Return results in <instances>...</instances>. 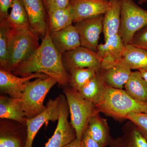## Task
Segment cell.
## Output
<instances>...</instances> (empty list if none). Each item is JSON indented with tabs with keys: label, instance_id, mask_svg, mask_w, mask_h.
<instances>
[{
	"label": "cell",
	"instance_id": "1",
	"mask_svg": "<svg viewBox=\"0 0 147 147\" xmlns=\"http://www.w3.org/2000/svg\"><path fill=\"white\" fill-rule=\"evenodd\" d=\"M12 72L22 77H26L36 72L42 73L56 79L62 86L69 85L70 75L64 66L62 56L53 45L48 26L38 49Z\"/></svg>",
	"mask_w": 147,
	"mask_h": 147
},
{
	"label": "cell",
	"instance_id": "2",
	"mask_svg": "<svg viewBox=\"0 0 147 147\" xmlns=\"http://www.w3.org/2000/svg\"><path fill=\"white\" fill-rule=\"evenodd\" d=\"M96 106L99 113L120 121L127 120L130 113H147V103L135 100L125 90L107 85L102 99Z\"/></svg>",
	"mask_w": 147,
	"mask_h": 147
},
{
	"label": "cell",
	"instance_id": "3",
	"mask_svg": "<svg viewBox=\"0 0 147 147\" xmlns=\"http://www.w3.org/2000/svg\"><path fill=\"white\" fill-rule=\"evenodd\" d=\"M39 36L31 29L19 30L12 28L9 33V62L6 70L12 71L39 47Z\"/></svg>",
	"mask_w": 147,
	"mask_h": 147
},
{
	"label": "cell",
	"instance_id": "4",
	"mask_svg": "<svg viewBox=\"0 0 147 147\" xmlns=\"http://www.w3.org/2000/svg\"><path fill=\"white\" fill-rule=\"evenodd\" d=\"M63 92L71 116L70 123L76 132V138L82 141L91 117L99 112L94 104L84 98L71 87H65Z\"/></svg>",
	"mask_w": 147,
	"mask_h": 147
},
{
	"label": "cell",
	"instance_id": "5",
	"mask_svg": "<svg viewBox=\"0 0 147 147\" xmlns=\"http://www.w3.org/2000/svg\"><path fill=\"white\" fill-rule=\"evenodd\" d=\"M57 83L56 79L50 76L45 79L37 78L26 83L21 99L26 118L34 117L46 109V106L43 104L45 96Z\"/></svg>",
	"mask_w": 147,
	"mask_h": 147
},
{
	"label": "cell",
	"instance_id": "6",
	"mask_svg": "<svg viewBox=\"0 0 147 147\" xmlns=\"http://www.w3.org/2000/svg\"><path fill=\"white\" fill-rule=\"evenodd\" d=\"M121 26L119 34L125 44H131L134 35L147 26V10L134 0H120Z\"/></svg>",
	"mask_w": 147,
	"mask_h": 147
},
{
	"label": "cell",
	"instance_id": "7",
	"mask_svg": "<svg viewBox=\"0 0 147 147\" xmlns=\"http://www.w3.org/2000/svg\"><path fill=\"white\" fill-rule=\"evenodd\" d=\"M60 116L54 134L45 147H64L76 138V132L68 120L69 108L65 96L60 94Z\"/></svg>",
	"mask_w": 147,
	"mask_h": 147
},
{
	"label": "cell",
	"instance_id": "8",
	"mask_svg": "<svg viewBox=\"0 0 147 147\" xmlns=\"http://www.w3.org/2000/svg\"><path fill=\"white\" fill-rule=\"evenodd\" d=\"M62 61L67 71L83 68H92L99 71L102 60L96 52L80 46L64 53Z\"/></svg>",
	"mask_w": 147,
	"mask_h": 147
},
{
	"label": "cell",
	"instance_id": "9",
	"mask_svg": "<svg viewBox=\"0 0 147 147\" xmlns=\"http://www.w3.org/2000/svg\"><path fill=\"white\" fill-rule=\"evenodd\" d=\"M60 95L55 99H50L46 108L42 113L30 119L26 118L27 137L24 147H32L36 135L44 123L49 121H58L60 116Z\"/></svg>",
	"mask_w": 147,
	"mask_h": 147
},
{
	"label": "cell",
	"instance_id": "10",
	"mask_svg": "<svg viewBox=\"0 0 147 147\" xmlns=\"http://www.w3.org/2000/svg\"><path fill=\"white\" fill-rule=\"evenodd\" d=\"M103 15L91 17L75 23L79 32L81 46L96 52L98 40L103 31Z\"/></svg>",
	"mask_w": 147,
	"mask_h": 147
},
{
	"label": "cell",
	"instance_id": "11",
	"mask_svg": "<svg viewBox=\"0 0 147 147\" xmlns=\"http://www.w3.org/2000/svg\"><path fill=\"white\" fill-rule=\"evenodd\" d=\"M50 77L45 74L36 72L26 77H18L11 71L0 69V90L11 97L21 98L26 82L33 79H45Z\"/></svg>",
	"mask_w": 147,
	"mask_h": 147
},
{
	"label": "cell",
	"instance_id": "12",
	"mask_svg": "<svg viewBox=\"0 0 147 147\" xmlns=\"http://www.w3.org/2000/svg\"><path fill=\"white\" fill-rule=\"evenodd\" d=\"M74 23L86 18L104 15L110 6L109 0H70Z\"/></svg>",
	"mask_w": 147,
	"mask_h": 147
},
{
	"label": "cell",
	"instance_id": "13",
	"mask_svg": "<svg viewBox=\"0 0 147 147\" xmlns=\"http://www.w3.org/2000/svg\"><path fill=\"white\" fill-rule=\"evenodd\" d=\"M125 46L119 34L110 36L103 44H98L96 53L102 60L100 69L110 67L120 61Z\"/></svg>",
	"mask_w": 147,
	"mask_h": 147
},
{
	"label": "cell",
	"instance_id": "14",
	"mask_svg": "<svg viewBox=\"0 0 147 147\" xmlns=\"http://www.w3.org/2000/svg\"><path fill=\"white\" fill-rule=\"evenodd\" d=\"M28 17L30 28L44 38L48 28L47 11L42 0H22Z\"/></svg>",
	"mask_w": 147,
	"mask_h": 147
},
{
	"label": "cell",
	"instance_id": "15",
	"mask_svg": "<svg viewBox=\"0 0 147 147\" xmlns=\"http://www.w3.org/2000/svg\"><path fill=\"white\" fill-rule=\"evenodd\" d=\"M50 36L53 45L62 55L81 46L79 32L72 24L58 31L50 32Z\"/></svg>",
	"mask_w": 147,
	"mask_h": 147
},
{
	"label": "cell",
	"instance_id": "16",
	"mask_svg": "<svg viewBox=\"0 0 147 147\" xmlns=\"http://www.w3.org/2000/svg\"><path fill=\"white\" fill-rule=\"evenodd\" d=\"M122 134L113 138L109 147H147V141L131 121L127 120L122 128Z\"/></svg>",
	"mask_w": 147,
	"mask_h": 147
},
{
	"label": "cell",
	"instance_id": "17",
	"mask_svg": "<svg viewBox=\"0 0 147 147\" xmlns=\"http://www.w3.org/2000/svg\"><path fill=\"white\" fill-rule=\"evenodd\" d=\"M99 72L106 85L114 88L123 89L132 71L119 62L110 67L100 69Z\"/></svg>",
	"mask_w": 147,
	"mask_h": 147
},
{
	"label": "cell",
	"instance_id": "18",
	"mask_svg": "<svg viewBox=\"0 0 147 147\" xmlns=\"http://www.w3.org/2000/svg\"><path fill=\"white\" fill-rule=\"evenodd\" d=\"M0 118L12 120L26 125V118L22 108L21 98L1 96Z\"/></svg>",
	"mask_w": 147,
	"mask_h": 147
},
{
	"label": "cell",
	"instance_id": "19",
	"mask_svg": "<svg viewBox=\"0 0 147 147\" xmlns=\"http://www.w3.org/2000/svg\"><path fill=\"white\" fill-rule=\"evenodd\" d=\"M110 6L103 15L102 26L104 42L110 36L119 34L121 26L120 0H109Z\"/></svg>",
	"mask_w": 147,
	"mask_h": 147
},
{
	"label": "cell",
	"instance_id": "20",
	"mask_svg": "<svg viewBox=\"0 0 147 147\" xmlns=\"http://www.w3.org/2000/svg\"><path fill=\"white\" fill-rule=\"evenodd\" d=\"M87 129L93 139L105 147L109 146L113 139L107 120L102 118L99 113L91 117Z\"/></svg>",
	"mask_w": 147,
	"mask_h": 147
},
{
	"label": "cell",
	"instance_id": "21",
	"mask_svg": "<svg viewBox=\"0 0 147 147\" xmlns=\"http://www.w3.org/2000/svg\"><path fill=\"white\" fill-rule=\"evenodd\" d=\"M119 62L131 69L147 67V51L131 44H125L122 58Z\"/></svg>",
	"mask_w": 147,
	"mask_h": 147
},
{
	"label": "cell",
	"instance_id": "22",
	"mask_svg": "<svg viewBox=\"0 0 147 147\" xmlns=\"http://www.w3.org/2000/svg\"><path fill=\"white\" fill-rule=\"evenodd\" d=\"M48 26L50 32L58 31L74 23L72 9L70 5L63 8L52 9L47 12Z\"/></svg>",
	"mask_w": 147,
	"mask_h": 147
},
{
	"label": "cell",
	"instance_id": "23",
	"mask_svg": "<svg viewBox=\"0 0 147 147\" xmlns=\"http://www.w3.org/2000/svg\"><path fill=\"white\" fill-rule=\"evenodd\" d=\"M106 86L98 71L78 92L84 98L96 105L102 99Z\"/></svg>",
	"mask_w": 147,
	"mask_h": 147
},
{
	"label": "cell",
	"instance_id": "24",
	"mask_svg": "<svg viewBox=\"0 0 147 147\" xmlns=\"http://www.w3.org/2000/svg\"><path fill=\"white\" fill-rule=\"evenodd\" d=\"M125 90L135 100L147 103V83L139 71L131 72Z\"/></svg>",
	"mask_w": 147,
	"mask_h": 147
},
{
	"label": "cell",
	"instance_id": "25",
	"mask_svg": "<svg viewBox=\"0 0 147 147\" xmlns=\"http://www.w3.org/2000/svg\"><path fill=\"white\" fill-rule=\"evenodd\" d=\"M11 10L6 18L12 28L19 30L30 29V24L22 0H14Z\"/></svg>",
	"mask_w": 147,
	"mask_h": 147
},
{
	"label": "cell",
	"instance_id": "26",
	"mask_svg": "<svg viewBox=\"0 0 147 147\" xmlns=\"http://www.w3.org/2000/svg\"><path fill=\"white\" fill-rule=\"evenodd\" d=\"M97 71L92 68L75 69L69 71L70 87L79 91L95 75Z\"/></svg>",
	"mask_w": 147,
	"mask_h": 147
},
{
	"label": "cell",
	"instance_id": "27",
	"mask_svg": "<svg viewBox=\"0 0 147 147\" xmlns=\"http://www.w3.org/2000/svg\"><path fill=\"white\" fill-rule=\"evenodd\" d=\"M11 28L7 19H0V66L4 69L8 64L9 33Z\"/></svg>",
	"mask_w": 147,
	"mask_h": 147
},
{
	"label": "cell",
	"instance_id": "28",
	"mask_svg": "<svg viewBox=\"0 0 147 147\" xmlns=\"http://www.w3.org/2000/svg\"><path fill=\"white\" fill-rule=\"evenodd\" d=\"M126 119L135 124L147 141V113H130L127 117Z\"/></svg>",
	"mask_w": 147,
	"mask_h": 147
},
{
	"label": "cell",
	"instance_id": "29",
	"mask_svg": "<svg viewBox=\"0 0 147 147\" xmlns=\"http://www.w3.org/2000/svg\"><path fill=\"white\" fill-rule=\"evenodd\" d=\"M0 147H22L18 137L10 132H5L1 129Z\"/></svg>",
	"mask_w": 147,
	"mask_h": 147
},
{
	"label": "cell",
	"instance_id": "30",
	"mask_svg": "<svg viewBox=\"0 0 147 147\" xmlns=\"http://www.w3.org/2000/svg\"><path fill=\"white\" fill-rule=\"evenodd\" d=\"M131 44L147 51V26L135 33Z\"/></svg>",
	"mask_w": 147,
	"mask_h": 147
},
{
	"label": "cell",
	"instance_id": "31",
	"mask_svg": "<svg viewBox=\"0 0 147 147\" xmlns=\"http://www.w3.org/2000/svg\"><path fill=\"white\" fill-rule=\"evenodd\" d=\"M47 12L57 8H65L69 5L70 0H42Z\"/></svg>",
	"mask_w": 147,
	"mask_h": 147
},
{
	"label": "cell",
	"instance_id": "32",
	"mask_svg": "<svg viewBox=\"0 0 147 147\" xmlns=\"http://www.w3.org/2000/svg\"><path fill=\"white\" fill-rule=\"evenodd\" d=\"M82 147H106L93 139L86 129L82 140Z\"/></svg>",
	"mask_w": 147,
	"mask_h": 147
},
{
	"label": "cell",
	"instance_id": "33",
	"mask_svg": "<svg viewBox=\"0 0 147 147\" xmlns=\"http://www.w3.org/2000/svg\"><path fill=\"white\" fill-rule=\"evenodd\" d=\"M14 0H0V19H6Z\"/></svg>",
	"mask_w": 147,
	"mask_h": 147
},
{
	"label": "cell",
	"instance_id": "34",
	"mask_svg": "<svg viewBox=\"0 0 147 147\" xmlns=\"http://www.w3.org/2000/svg\"><path fill=\"white\" fill-rule=\"evenodd\" d=\"M64 147H82V141L76 138Z\"/></svg>",
	"mask_w": 147,
	"mask_h": 147
},
{
	"label": "cell",
	"instance_id": "35",
	"mask_svg": "<svg viewBox=\"0 0 147 147\" xmlns=\"http://www.w3.org/2000/svg\"><path fill=\"white\" fill-rule=\"evenodd\" d=\"M138 71H139L141 75H142V77L145 79V81L147 83V67L138 70Z\"/></svg>",
	"mask_w": 147,
	"mask_h": 147
},
{
	"label": "cell",
	"instance_id": "36",
	"mask_svg": "<svg viewBox=\"0 0 147 147\" xmlns=\"http://www.w3.org/2000/svg\"><path fill=\"white\" fill-rule=\"evenodd\" d=\"M147 0H139L138 3L140 4H142L144 3H146Z\"/></svg>",
	"mask_w": 147,
	"mask_h": 147
}]
</instances>
